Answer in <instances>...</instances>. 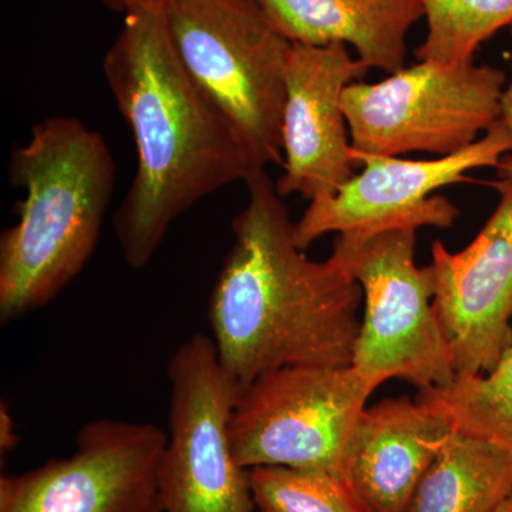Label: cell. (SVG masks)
Instances as JSON below:
<instances>
[{
    "label": "cell",
    "mask_w": 512,
    "mask_h": 512,
    "mask_svg": "<svg viewBox=\"0 0 512 512\" xmlns=\"http://www.w3.org/2000/svg\"><path fill=\"white\" fill-rule=\"evenodd\" d=\"M148 512H163V508H161L160 500H158V503L154 505L153 508H151Z\"/></svg>",
    "instance_id": "603a6c76"
},
{
    "label": "cell",
    "mask_w": 512,
    "mask_h": 512,
    "mask_svg": "<svg viewBox=\"0 0 512 512\" xmlns=\"http://www.w3.org/2000/svg\"><path fill=\"white\" fill-rule=\"evenodd\" d=\"M167 373L170 433L158 477L163 512H254L249 470L239 466L229 436L241 389L212 339L185 340Z\"/></svg>",
    "instance_id": "ba28073f"
},
{
    "label": "cell",
    "mask_w": 512,
    "mask_h": 512,
    "mask_svg": "<svg viewBox=\"0 0 512 512\" xmlns=\"http://www.w3.org/2000/svg\"><path fill=\"white\" fill-rule=\"evenodd\" d=\"M167 441L151 423L90 421L69 457L0 478V512H148Z\"/></svg>",
    "instance_id": "30bf717a"
},
{
    "label": "cell",
    "mask_w": 512,
    "mask_h": 512,
    "mask_svg": "<svg viewBox=\"0 0 512 512\" xmlns=\"http://www.w3.org/2000/svg\"><path fill=\"white\" fill-rule=\"evenodd\" d=\"M511 494L512 451L454 429L406 512H491Z\"/></svg>",
    "instance_id": "9a60e30c"
},
{
    "label": "cell",
    "mask_w": 512,
    "mask_h": 512,
    "mask_svg": "<svg viewBox=\"0 0 512 512\" xmlns=\"http://www.w3.org/2000/svg\"><path fill=\"white\" fill-rule=\"evenodd\" d=\"M512 153V136L498 120L473 146L434 160H404L393 156L353 150L362 173L353 175L335 194L309 202L301 220L293 224V238L299 248L330 232L369 234L392 228L434 227L447 229L458 218L456 205L443 195H431L440 188L466 183L468 171L498 167Z\"/></svg>",
    "instance_id": "9c48e42d"
},
{
    "label": "cell",
    "mask_w": 512,
    "mask_h": 512,
    "mask_svg": "<svg viewBox=\"0 0 512 512\" xmlns=\"http://www.w3.org/2000/svg\"><path fill=\"white\" fill-rule=\"evenodd\" d=\"M416 400L444 417L454 429L512 451V345L491 372L456 376L443 389L420 390Z\"/></svg>",
    "instance_id": "2e32d148"
},
{
    "label": "cell",
    "mask_w": 512,
    "mask_h": 512,
    "mask_svg": "<svg viewBox=\"0 0 512 512\" xmlns=\"http://www.w3.org/2000/svg\"><path fill=\"white\" fill-rule=\"evenodd\" d=\"M504 89L497 67L429 60L379 83H352L342 97L350 143L377 156H453L500 120Z\"/></svg>",
    "instance_id": "8992f818"
},
{
    "label": "cell",
    "mask_w": 512,
    "mask_h": 512,
    "mask_svg": "<svg viewBox=\"0 0 512 512\" xmlns=\"http://www.w3.org/2000/svg\"><path fill=\"white\" fill-rule=\"evenodd\" d=\"M491 512H512V494Z\"/></svg>",
    "instance_id": "7402d4cb"
},
{
    "label": "cell",
    "mask_w": 512,
    "mask_h": 512,
    "mask_svg": "<svg viewBox=\"0 0 512 512\" xmlns=\"http://www.w3.org/2000/svg\"><path fill=\"white\" fill-rule=\"evenodd\" d=\"M286 40L355 47L369 69L402 70L407 35L424 18L421 0H256Z\"/></svg>",
    "instance_id": "5bb4252c"
},
{
    "label": "cell",
    "mask_w": 512,
    "mask_h": 512,
    "mask_svg": "<svg viewBox=\"0 0 512 512\" xmlns=\"http://www.w3.org/2000/svg\"><path fill=\"white\" fill-rule=\"evenodd\" d=\"M416 228L342 234L332 258L362 286V325L352 367L370 382L400 379L417 389L454 382L450 349L434 311L431 266L414 261Z\"/></svg>",
    "instance_id": "5b68a950"
},
{
    "label": "cell",
    "mask_w": 512,
    "mask_h": 512,
    "mask_svg": "<svg viewBox=\"0 0 512 512\" xmlns=\"http://www.w3.org/2000/svg\"><path fill=\"white\" fill-rule=\"evenodd\" d=\"M103 72L137 150L136 175L114 214V231L124 261L141 269L192 205L266 170L184 69L165 9L124 16Z\"/></svg>",
    "instance_id": "6da1fadb"
},
{
    "label": "cell",
    "mask_w": 512,
    "mask_h": 512,
    "mask_svg": "<svg viewBox=\"0 0 512 512\" xmlns=\"http://www.w3.org/2000/svg\"><path fill=\"white\" fill-rule=\"evenodd\" d=\"M18 443L19 437L16 434L15 420L10 414L8 404L2 402V406H0V453L2 456L12 451L18 446Z\"/></svg>",
    "instance_id": "ffe728a7"
},
{
    "label": "cell",
    "mask_w": 512,
    "mask_h": 512,
    "mask_svg": "<svg viewBox=\"0 0 512 512\" xmlns=\"http://www.w3.org/2000/svg\"><path fill=\"white\" fill-rule=\"evenodd\" d=\"M510 29L512 37V26ZM500 120L503 121L504 126L508 128L512 136V79L508 87H505L503 97H501ZM497 168L500 171L501 178H511L512 180V153L507 154Z\"/></svg>",
    "instance_id": "d6986e66"
},
{
    "label": "cell",
    "mask_w": 512,
    "mask_h": 512,
    "mask_svg": "<svg viewBox=\"0 0 512 512\" xmlns=\"http://www.w3.org/2000/svg\"><path fill=\"white\" fill-rule=\"evenodd\" d=\"M104 6L116 12L128 13L138 12L146 9H165L174 0H100Z\"/></svg>",
    "instance_id": "44dd1931"
},
{
    "label": "cell",
    "mask_w": 512,
    "mask_h": 512,
    "mask_svg": "<svg viewBox=\"0 0 512 512\" xmlns=\"http://www.w3.org/2000/svg\"><path fill=\"white\" fill-rule=\"evenodd\" d=\"M480 234L460 252L431 247L434 311L456 376L491 372L512 345V180Z\"/></svg>",
    "instance_id": "8fae6325"
},
{
    "label": "cell",
    "mask_w": 512,
    "mask_h": 512,
    "mask_svg": "<svg viewBox=\"0 0 512 512\" xmlns=\"http://www.w3.org/2000/svg\"><path fill=\"white\" fill-rule=\"evenodd\" d=\"M168 30L184 69L261 170L284 165L285 69L292 43L256 0H174Z\"/></svg>",
    "instance_id": "277c9868"
},
{
    "label": "cell",
    "mask_w": 512,
    "mask_h": 512,
    "mask_svg": "<svg viewBox=\"0 0 512 512\" xmlns=\"http://www.w3.org/2000/svg\"><path fill=\"white\" fill-rule=\"evenodd\" d=\"M259 512H369L342 477L291 467L249 470Z\"/></svg>",
    "instance_id": "ac0fdd59"
},
{
    "label": "cell",
    "mask_w": 512,
    "mask_h": 512,
    "mask_svg": "<svg viewBox=\"0 0 512 512\" xmlns=\"http://www.w3.org/2000/svg\"><path fill=\"white\" fill-rule=\"evenodd\" d=\"M427 35L416 55L441 64L474 62L478 47L512 26V0H421Z\"/></svg>",
    "instance_id": "e0dca14e"
},
{
    "label": "cell",
    "mask_w": 512,
    "mask_h": 512,
    "mask_svg": "<svg viewBox=\"0 0 512 512\" xmlns=\"http://www.w3.org/2000/svg\"><path fill=\"white\" fill-rule=\"evenodd\" d=\"M369 67L350 56L342 43H292L286 59L282 119L284 174L276 191L309 202L335 194L353 177L355 161L342 97Z\"/></svg>",
    "instance_id": "7c38bea8"
},
{
    "label": "cell",
    "mask_w": 512,
    "mask_h": 512,
    "mask_svg": "<svg viewBox=\"0 0 512 512\" xmlns=\"http://www.w3.org/2000/svg\"><path fill=\"white\" fill-rule=\"evenodd\" d=\"M10 177L26 197L0 237L2 323L43 308L83 271L99 244L116 164L100 133L55 116L13 150Z\"/></svg>",
    "instance_id": "3957f363"
},
{
    "label": "cell",
    "mask_w": 512,
    "mask_h": 512,
    "mask_svg": "<svg viewBox=\"0 0 512 512\" xmlns=\"http://www.w3.org/2000/svg\"><path fill=\"white\" fill-rule=\"evenodd\" d=\"M377 387L352 366H289L259 376L239 394L229 426L239 466L342 477L350 430Z\"/></svg>",
    "instance_id": "52a82bcc"
},
{
    "label": "cell",
    "mask_w": 512,
    "mask_h": 512,
    "mask_svg": "<svg viewBox=\"0 0 512 512\" xmlns=\"http://www.w3.org/2000/svg\"><path fill=\"white\" fill-rule=\"evenodd\" d=\"M248 202L232 221L234 244L208 305L225 372L245 389L289 366H352L362 325V286L329 256L313 261L266 171L247 180Z\"/></svg>",
    "instance_id": "7a4b0ae2"
},
{
    "label": "cell",
    "mask_w": 512,
    "mask_h": 512,
    "mask_svg": "<svg viewBox=\"0 0 512 512\" xmlns=\"http://www.w3.org/2000/svg\"><path fill=\"white\" fill-rule=\"evenodd\" d=\"M454 427L409 396L359 414L346 441L342 477L369 512H406L417 485Z\"/></svg>",
    "instance_id": "4fadbf2b"
}]
</instances>
